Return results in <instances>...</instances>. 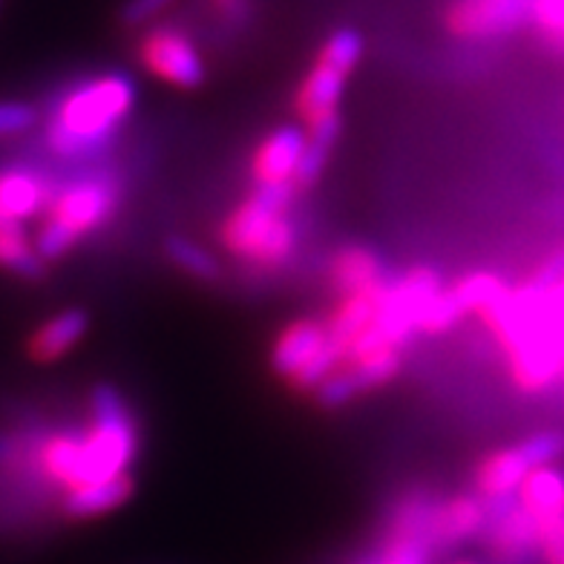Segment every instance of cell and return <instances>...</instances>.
I'll use <instances>...</instances> for the list:
<instances>
[{"label": "cell", "mask_w": 564, "mask_h": 564, "mask_svg": "<svg viewBox=\"0 0 564 564\" xmlns=\"http://www.w3.org/2000/svg\"><path fill=\"white\" fill-rule=\"evenodd\" d=\"M141 449L133 409L112 383H98L89 394V426L58 432L41 449V469L67 490L110 481L130 473Z\"/></svg>", "instance_id": "1"}, {"label": "cell", "mask_w": 564, "mask_h": 564, "mask_svg": "<svg viewBox=\"0 0 564 564\" xmlns=\"http://www.w3.org/2000/svg\"><path fill=\"white\" fill-rule=\"evenodd\" d=\"M481 323L505 355L507 371L521 392L535 394L564 378V297L530 282L510 294Z\"/></svg>", "instance_id": "2"}, {"label": "cell", "mask_w": 564, "mask_h": 564, "mask_svg": "<svg viewBox=\"0 0 564 564\" xmlns=\"http://www.w3.org/2000/svg\"><path fill=\"white\" fill-rule=\"evenodd\" d=\"M135 82L127 73H105L69 89L46 127V148L67 162L105 156L119 141L121 124L135 105Z\"/></svg>", "instance_id": "3"}, {"label": "cell", "mask_w": 564, "mask_h": 564, "mask_svg": "<svg viewBox=\"0 0 564 564\" xmlns=\"http://www.w3.org/2000/svg\"><path fill=\"white\" fill-rule=\"evenodd\" d=\"M294 199V185H253L251 194L223 216L216 242L253 274H280L300 246V228L291 216Z\"/></svg>", "instance_id": "4"}, {"label": "cell", "mask_w": 564, "mask_h": 564, "mask_svg": "<svg viewBox=\"0 0 564 564\" xmlns=\"http://www.w3.org/2000/svg\"><path fill=\"white\" fill-rule=\"evenodd\" d=\"M343 364V351L328 337L323 317L289 319L268 349V366L294 394H312Z\"/></svg>", "instance_id": "5"}, {"label": "cell", "mask_w": 564, "mask_h": 564, "mask_svg": "<svg viewBox=\"0 0 564 564\" xmlns=\"http://www.w3.org/2000/svg\"><path fill=\"white\" fill-rule=\"evenodd\" d=\"M124 185L112 167L75 178L67 187L55 191L53 205L46 208V219L61 223L78 239L96 234L116 219L121 208Z\"/></svg>", "instance_id": "6"}, {"label": "cell", "mask_w": 564, "mask_h": 564, "mask_svg": "<svg viewBox=\"0 0 564 564\" xmlns=\"http://www.w3.org/2000/svg\"><path fill=\"white\" fill-rule=\"evenodd\" d=\"M139 64L162 84L176 89H199L208 82V64L199 46L185 30L176 26H153L139 37Z\"/></svg>", "instance_id": "7"}, {"label": "cell", "mask_w": 564, "mask_h": 564, "mask_svg": "<svg viewBox=\"0 0 564 564\" xmlns=\"http://www.w3.org/2000/svg\"><path fill=\"white\" fill-rule=\"evenodd\" d=\"M533 12V0H453L444 12V30L460 41H487L519 30Z\"/></svg>", "instance_id": "8"}, {"label": "cell", "mask_w": 564, "mask_h": 564, "mask_svg": "<svg viewBox=\"0 0 564 564\" xmlns=\"http://www.w3.org/2000/svg\"><path fill=\"white\" fill-rule=\"evenodd\" d=\"M349 75L351 73L337 67L335 61L323 58L319 53L314 55L312 67L305 69L297 89H294V98H291V110H294L300 124L312 127L328 116H337Z\"/></svg>", "instance_id": "9"}, {"label": "cell", "mask_w": 564, "mask_h": 564, "mask_svg": "<svg viewBox=\"0 0 564 564\" xmlns=\"http://www.w3.org/2000/svg\"><path fill=\"white\" fill-rule=\"evenodd\" d=\"M305 127L303 124H280L251 153V176L253 185H291L297 164L305 150Z\"/></svg>", "instance_id": "10"}, {"label": "cell", "mask_w": 564, "mask_h": 564, "mask_svg": "<svg viewBox=\"0 0 564 564\" xmlns=\"http://www.w3.org/2000/svg\"><path fill=\"white\" fill-rule=\"evenodd\" d=\"M490 507V521H487V547L501 562H521L528 558L535 547H539V524L524 507L519 505V498L510 501H496Z\"/></svg>", "instance_id": "11"}, {"label": "cell", "mask_w": 564, "mask_h": 564, "mask_svg": "<svg viewBox=\"0 0 564 564\" xmlns=\"http://www.w3.org/2000/svg\"><path fill=\"white\" fill-rule=\"evenodd\" d=\"M387 260L380 257L371 246H340L332 251L326 262V280L328 289L335 291L337 297H349L360 291H375L389 282Z\"/></svg>", "instance_id": "12"}, {"label": "cell", "mask_w": 564, "mask_h": 564, "mask_svg": "<svg viewBox=\"0 0 564 564\" xmlns=\"http://www.w3.org/2000/svg\"><path fill=\"white\" fill-rule=\"evenodd\" d=\"M490 521V507L478 496H449L444 501H435L430 519V544L432 550L438 547H455L469 539H476L487 530Z\"/></svg>", "instance_id": "13"}, {"label": "cell", "mask_w": 564, "mask_h": 564, "mask_svg": "<svg viewBox=\"0 0 564 564\" xmlns=\"http://www.w3.org/2000/svg\"><path fill=\"white\" fill-rule=\"evenodd\" d=\"M528 473L530 467L524 455L519 453V446H498L478 458L476 469H473V487H476V496L484 498L487 505L510 501L519 496V487Z\"/></svg>", "instance_id": "14"}, {"label": "cell", "mask_w": 564, "mask_h": 564, "mask_svg": "<svg viewBox=\"0 0 564 564\" xmlns=\"http://www.w3.org/2000/svg\"><path fill=\"white\" fill-rule=\"evenodd\" d=\"M87 332L89 312L82 305H69V308L58 312L32 332V337L26 340V355L35 364H55L69 349H75L87 337Z\"/></svg>", "instance_id": "15"}, {"label": "cell", "mask_w": 564, "mask_h": 564, "mask_svg": "<svg viewBox=\"0 0 564 564\" xmlns=\"http://www.w3.org/2000/svg\"><path fill=\"white\" fill-rule=\"evenodd\" d=\"M135 496V478L130 473L116 476L110 481L87 484V487H75V490L64 492L61 510L73 521H89L101 519L107 512L121 510V507Z\"/></svg>", "instance_id": "16"}, {"label": "cell", "mask_w": 564, "mask_h": 564, "mask_svg": "<svg viewBox=\"0 0 564 564\" xmlns=\"http://www.w3.org/2000/svg\"><path fill=\"white\" fill-rule=\"evenodd\" d=\"M380 289L360 291V294H349V297H337L335 308L323 317L326 319L328 337L343 351V360H346V355H349L357 337H364L371 328V323H375V317H378Z\"/></svg>", "instance_id": "17"}, {"label": "cell", "mask_w": 564, "mask_h": 564, "mask_svg": "<svg viewBox=\"0 0 564 564\" xmlns=\"http://www.w3.org/2000/svg\"><path fill=\"white\" fill-rule=\"evenodd\" d=\"M53 185L35 171H7L0 176V214L23 223L53 205Z\"/></svg>", "instance_id": "18"}, {"label": "cell", "mask_w": 564, "mask_h": 564, "mask_svg": "<svg viewBox=\"0 0 564 564\" xmlns=\"http://www.w3.org/2000/svg\"><path fill=\"white\" fill-rule=\"evenodd\" d=\"M343 133V116H328V119L317 121V124L305 127V150H303V159L297 164V173H294V191L297 194H305V191H312L317 185L323 173H326L328 162H332V153H335L337 141H340Z\"/></svg>", "instance_id": "19"}, {"label": "cell", "mask_w": 564, "mask_h": 564, "mask_svg": "<svg viewBox=\"0 0 564 564\" xmlns=\"http://www.w3.org/2000/svg\"><path fill=\"white\" fill-rule=\"evenodd\" d=\"M519 505L535 519H553L564 512V473L556 467L530 469L528 478L519 487Z\"/></svg>", "instance_id": "20"}, {"label": "cell", "mask_w": 564, "mask_h": 564, "mask_svg": "<svg viewBox=\"0 0 564 564\" xmlns=\"http://www.w3.org/2000/svg\"><path fill=\"white\" fill-rule=\"evenodd\" d=\"M0 268L30 282L46 276V262L37 257L35 246H30L23 223L9 216H0Z\"/></svg>", "instance_id": "21"}, {"label": "cell", "mask_w": 564, "mask_h": 564, "mask_svg": "<svg viewBox=\"0 0 564 564\" xmlns=\"http://www.w3.org/2000/svg\"><path fill=\"white\" fill-rule=\"evenodd\" d=\"M162 248L167 262L185 276H191V280L208 282V285H216L223 280V262L216 260V253H210L208 248L194 242V239L182 237V234H167Z\"/></svg>", "instance_id": "22"}, {"label": "cell", "mask_w": 564, "mask_h": 564, "mask_svg": "<svg viewBox=\"0 0 564 564\" xmlns=\"http://www.w3.org/2000/svg\"><path fill=\"white\" fill-rule=\"evenodd\" d=\"M455 300L460 303L464 314H476L484 317L490 314L496 305H501L510 294V285L492 271H473V274H464L453 285Z\"/></svg>", "instance_id": "23"}, {"label": "cell", "mask_w": 564, "mask_h": 564, "mask_svg": "<svg viewBox=\"0 0 564 564\" xmlns=\"http://www.w3.org/2000/svg\"><path fill=\"white\" fill-rule=\"evenodd\" d=\"M464 317H467V314H464L460 303L455 300L453 289H444L438 297L423 308L421 323H417V335H446V332H453Z\"/></svg>", "instance_id": "24"}, {"label": "cell", "mask_w": 564, "mask_h": 564, "mask_svg": "<svg viewBox=\"0 0 564 564\" xmlns=\"http://www.w3.org/2000/svg\"><path fill=\"white\" fill-rule=\"evenodd\" d=\"M516 446H519V453L524 455L530 469L550 467V464H556V460L564 455V432H556V430L533 432V435H528V438Z\"/></svg>", "instance_id": "25"}, {"label": "cell", "mask_w": 564, "mask_h": 564, "mask_svg": "<svg viewBox=\"0 0 564 564\" xmlns=\"http://www.w3.org/2000/svg\"><path fill=\"white\" fill-rule=\"evenodd\" d=\"M171 7H176V0H124L119 7V26L121 30H141L159 15H164Z\"/></svg>", "instance_id": "26"}, {"label": "cell", "mask_w": 564, "mask_h": 564, "mask_svg": "<svg viewBox=\"0 0 564 564\" xmlns=\"http://www.w3.org/2000/svg\"><path fill=\"white\" fill-rule=\"evenodd\" d=\"M542 35L550 44L564 50V0H533V12Z\"/></svg>", "instance_id": "27"}, {"label": "cell", "mask_w": 564, "mask_h": 564, "mask_svg": "<svg viewBox=\"0 0 564 564\" xmlns=\"http://www.w3.org/2000/svg\"><path fill=\"white\" fill-rule=\"evenodd\" d=\"M37 124V110L23 101H0V139H15Z\"/></svg>", "instance_id": "28"}, {"label": "cell", "mask_w": 564, "mask_h": 564, "mask_svg": "<svg viewBox=\"0 0 564 564\" xmlns=\"http://www.w3.org/2000/svg\"><path fill=\"white\" fill-rule=\"evenodd\" d=\"M539 547L547 564H564V512L539 521Z\"/></svg>", "instance_id": "29"}, {"label": "cell", "mask_w": 564, "mask_h": 564, "mask_svg": "<svg viewBox=\"0 0 564 564\" xmlns=\"http://www.w3.org/2000/svg\"><path fill=\"white\" fill-rule=\"evenodd\" d=\"M562 280H564V246L550 253L547 260L535 268L533 274H530L524 282H530V285H535V289H553V285H558Z\"/></svg>", "instance_id": "30"}, {"label": "cell", "mask_w": 564, "mask_h": 564, "mask_svg": "<svg viewBox=\"0 0 564 564\" xmlns=\"http://www.w3.org/2000/svg\"><path fill=\"white\" fill-rule=\"evenodd\" d=\"M426 550L403 547V544H383V553L371 564H426Z\"/></svg>", "instance_id": "31"}, {"label": "cell", "mask_w": 564, "mask_h": 564, "mask_svg": "<svg viewBox=\"0 0 564 564\" xmlns=\"http://www.w3.org/2000/svg\"><path fill=\"white\" fill-rule=\"evenodd\" d=\"M210 9L225 21H242L248 15V0H210Z\"/></svg>", "instance_id": "32"}, {"label": "cell", "mask_w": 564, "mask_h": 564, "mask_svg": "<svg viewBox=\"0 0 564 564\" xmlns=\"http://www.w3.org/2000/svg\"><path fill=\"white\" fill-rule=\"evenodd\" d=\"M453 564H478V562H473V558H460V562H453Z\"/></svg>", "instance_id": "33"}, {"label": "cell", "mask_w": 564, "mask_h": 564, "mask_svg": "<svg viewBox=\"0 0 564 564\" xmlns=\"http://www.w3.org/2000/svg\"><path fill=\"white\" fill-rule=\"evenodd\" d=\"M0 7H3V0H0Z\"/></svg>", "instance_id": "34"}]
</instances>
